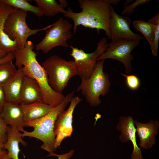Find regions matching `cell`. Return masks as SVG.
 <instances>
[{
  "mask_svg": "<svg viewBox=\"0 0 159 159\" xmlns=\"http://www.w3.org/2000/svg\"><path fill=\"white\" fill-rule=\"evenodd\" d=\"M20 102L22 105L43 102L42 93L39 84L34 79L26 74L23 80Z\"/></svg>",
  "mask_w": 159,
  "mask_h": 159,
  "instance_id": "9a60e30c",
  "label": "cell"
},
{
  "mask_svg": "<svg viewBox=\"0 0 159 159\" xmlns=\"http://www.w3.org/2000/svg\"><path fill=\"white\" fill-rule=\"evenodd\" d=\"M20 105L23 111L25 123L44 116L49 113L53 108L44 102Z\"/></svg>",
  "mask_w": 159,
  "mask_h": 159,
  "instance_id": "d6986e66",
  "label": "cell"
},
{
  "mask_svg": "<svg viewBox=\"0 0 159 159\" xmlns=\"http://www.w3.org/2000/svg\"><path fill=\"white\" fill-rule=\"evenodd\" d=\"M74 152V150H69V152L62 154H57L54 153L48 155L47 157L55 156L57 157V159H69L73 155Z\"/></svg>",
  "mask_w": 159,
  "mask_h": 159,
  "instance_id": "83f0119b",
  "label": "cell"
},
{
  "mask_svg": "<svg viewBox=\"0 0 159 159\" xmlns=\"http://www.w3.org/2000/svg\"><path fill=\"white\" fill-rule=\"evenodd\" d=\"M7 129V140L4 144V148L7 151L11 159H19V143H20L24 146H26L27 144L22 139L20 132L9 125Z\"/></svg>",
  "mask_w": 159,
  "mask_h": 159,
  "instance_id": "ac0fdd59",
  "label": "cell"
},
{
  "mask_svg": "<svg viewBox=\"0 0 159 159\" xmlns=\"http://www.w3.org/2000/svg\"><path fill=\"white\" fill-rule=\"evenodd\" d=\"M0 116L6 124L18 131L24 132L26 127L23 111L20 104L6 102Z\"/></svg>",
  "mask_w": 159,
  "mask_h": 159,
  "instance_id": "5bb4252c",
  "label": "cell"
},
{
  "mask_svg": "<svg viewBox=\"0 0 159 159\" xmlns=\"http://www.w3.org/2000/svg\"><path fill=\"white\" fill-rule=\"evenodd\" d=\"M104 60L96 63L94 70L88 79L81 78V82L77 91H81L86 101L91 106L96 107L101 103V95L106 96L111 85L108 74L103 71Z\"/></svg>",
  "mask_w": 159,
  "mask_h": 159,
  "instance_id": "277c9868",
  "label": "cell"
},
{
  "mask_svg": "<svg viewBox=\"0 0 159 159\" xmlns=\"http://www.w3.org/2000/svg\"><path fill=\"white\" fill-rule=\"evenodd\" d=\"M134 28L145 37L150 44L153 40L155 25L153 23L143 20H135L132 22Z\"/></svg>",
  "mask_w": 159,
  "mask_h": 159,
  "instance_id": "7402d4cb",
  "label": "cell"
},
{
  "mask_svg": "<svg viewBox=\"0 0 159 159\" xmlns=\"http://www.w3.org/2000/svg\"><path fill=\"white\" fill-rule=\"evenodd\" d=\"M7 153V151L4 148V144L0 143V156L4 155Z\"/></svg>",
  "mask_w": 159,
  "mask_h": 159,
  "instance_id": "4dcf8cb0",
  "label": "cell"
},
{
  "mask_svg": "<svg viewBox=\"0 0 159 159\" xmlns=\"http://www.w3.org/2000/svg\"><path fill=\"white\" fill-rule=\"evenodd\" d=\"M73 91L65 96L62 102L53 108L47 114L39 119L25 123L26 127H32L33 131L25 130L21 135L22 137L34 138L41 140L43 143L40 147L48 152L50 155L56 150L54 146L55 136L54 129L55 123L59 114L64 110L74 97Z\"/></svg>",
  "mask_w": 159,
  "mask_h": 159,
  "instance_id": "3957f363",
  "label": "cell"
},
{
  "mask_svg": "<svg viewBox=\"0 0 159 159\" xmlns=\"http://www.w3.org/2000/svg\"><path fill=\"white\" fill-rule=\"evenodd\" d=\"M126 79V83L127 87L133 90H138L140 87V82L139 78L134 74L127 75L122 74Z\"/></svg>",
  "mask_w": 159,
  "mask_h": 159,
  "instance_id": "d4e9b609",
  "label": "cell"
},
{
  "mask_svg": "<svg viewBox=\"0 0 159 159\" xmlns=\"http://www.w3.org/2000/svg\"><path fill=\"white\" fill-rule=\"evenodd\" d=\"M6 102L5 94L2 85H0V112Z\"/></svg>",
  "mask_w": 159,
  "mask_h": 159,
  "instance_id": "f1b7e54d",
  "label": "cell"
},
{
  "mask_svg": "<svg viewBox=\"0 0 159 159\" xmlns=\"http://www.w3.org/2000/svg\"><path fill=\"white\" fill-rule=\"evenodd\" d=\"M27 12L17 9L7 17L4 24V32L11 40H15L19 49L25 47L28 38L38 32L47 30L51 24L41 29H32L26 22Z\"/></svg>",
  "mask_w": 159,
  "mask_h": 159,
  "instance_id": "8992f818",
  "label": "cell"
},
{
  "mask_svg": "<svg viewBox=\"0 0 159 159\" xmlns=\"http://www.w3.org/2000/svg\"><path fill=\"white\" fill-rule=\"evenodd\" d=\"M14 58V53L11 52L8 54L4 57L0 59V64L10 60H13Z\"/></svg>",
  "mask_w": 159,
  "mask_h": 159,
  "instance_id": "f546056e",
  "label": "cell"
},
{
  "mask_svg": "<svg viewBox=\"0 0 159 159\" xmlns=\"http://www.w3.org/2000/svg\"><path fill=\"white\" fill-rule=\"evenodd\" d=\"M148 22L153 24L155 28L153 40L150 44L152 53L155 57L157 56L159 41V13L151 18Z\"/></svg>",
  "mask_w": 159,
  "mask_h": 159,
  "instance_id": "cb8c5ba5",
  "label": "cell"
},
{
  "mask_svg": "<svg viewBox=\"0 0 159 159\" xmlns=\"http://www.w3.org/2000/svg\"><path fill=\"white\" fill-rule=\"evenodd\" d=\"M120 0H79L82 11L75 12L68 8L63 14L64 16L73 21V32H76L77 26L94 29L99 32L105 31L108 39H111L110 20L112 4L116 5Z\"/></svg>",
  "mask_w": 159,
  "mask_h": 159,
  "instance_id": "6da1fadb",
  "label": "cell"
},
{
  "mask_svg": "<svg viewBox=\"0 0 159 159\" xmlns=\"http://www.w3.org/2000/svg\"><path fill=\"white\" fill-rule=\"evenodd\" d=\"M150 0H136L130 5H125L121 13L122 15L127 14L130 15L132 14L135 8L138 6L146 4L149 2Z\"/></svg>",
  "mask_w": 159,
  "mask_h": 159,
  "instance_id": "484cf974",
  "label": "cell"
},
{
  "mask_svg": "<svg viewBox=\"0 0 159 159\" xmlns=\"http://www.w3.org/2000/svg\"><path fill=\"white\" fill-rule=\"evenodd\" d=\"M42 66L49 86L58 93H62L70 79L77 75L73 60L68 61L56 55L47 58Z\"/></svg>",
  "mask_w": 159,
  "mask_h": 159,
  "instance_id": "5b68a950",
  "label": "cell"
},
{
  "mask_svg": "<svg viewBox=\"0 0 159 159\" xmlns=\"http://www.w3.org/2000/svg\"><path fill=\"white\" fill-rule=\"evenodd\" d=\"M7 54L0 49V59L5 57Z\"/></svg>",
  "mask_w": 159,
  "mask_h": 159,
  "instance_id": "d6a6232c",
  "label": "cell"
},
{
  "mask_svg": "<svg viewBox=\"0 0 159 159\" xmlns=\"http://www.w3.org/2000/svg\"><path fill=\"white\" fill-rule=\"evenodd\" d=\"M72 25L62 17H60L46 31L44 37L35 46L36 50L47 53L58 46L69 47L67 42L72 37Z\"/></svg>",
  "mask_w": 159,
  "mask_h": 159,
  "instance_id": "52a82bcc",
  "label": "cell"
},
{
  "mask_svg": "<svg viewBox=\"0 0 159 159\" xmlns=\"http://www.w3.org/2000/svg\"><path fill=\"white\" fill-rule=\"evenodd\" d=\"M17 70L12 60L0 64V85H3L9 80Z\"/></svg>",
  "mask_w": 159,
  "mask_h": 159,
  "instance_id": "603a6c76",
  "label": "cell"
},
{
  "mask_svg": "<svg viewBox=\"0 0 159 159\" xmlns=\"http://www.w3.org/2000/svg\"><path fill=\"white\" fill-rule=\"evenodd\" d=\"M17 10L3 3H0V49L7 54L14 53L19 49L15 40L11 39L4 32V24L8 16Z\"/></svg>",
  "mask_w": 159,
  "mask_h": 159,
  "instance_id": "2e32d148",
  "label": "cell"
},
{
  "mask_svg": "<svg viewBox=\"0 0 159 159\" xmlns=\"http://www.w3.org/2000/svg\"><path fill=\"white\" fill-rule=\"evenodd\" d=\"M131 21L128 17L117 14L111 6L110 20V31L112 41L122 39L140 41L144 39L139 34H135L131 29Z\"/></svg>",
  "mask_w": 159,
  "mask_h": 159,
  "instance_id": "8fae6325",
  "label": "cell"
},
{
  "mask_svg": "<svg viewBox=\"0 0 159 159\" xmlns=\"http://www.w3.org/2000/svg\"><path fill=\"white\" fill-rule=\"evenodd\" d=\"M82 100L78 96L74 97L68 108L62 112L58 116L54 129L55 136L54 146L56 149L65 138L71 136L73 131V112L76 106Z\"/></svg>",
  "mask_w": 159,
  "mask_h": 159,
  "instance_id": "30bf717a",
  "label": "cell"
},
{
  "mask_svg": "<svg viewBox=\"0 0 159 159\" xmlns=\"http://www.w3.org/2000/svg\"><path fill=\"white\" fill-rule=\"evenodd\" d=\"M4 3L16 9L21 10L27 12H32L36 16L41 17L44 15L41 9L38 6L30 4L25 0H1Z\"/></svg>",
  "mask_w": 159,
  "mask_h": 159,
  "instance_id": "44dd1931",
  "label": "cell"
},
{
  "mask_svg": "<svg viewBox=\"0 0 159 159\" xmlns=\"http://www.w3.org/2000/svg\"><path fill=\"white\" fill-rule=\"evenodd\" d=\"M34 47L32 42L27 41L24 47L15 52V65L18 68L21 67L26 75L37 82L42 93L43 102L52 107H55L62 102L65 96L55 92L49 86L45 71L37 59Z\"/></svg>",
  "mask_w": 159,
  "mask_h": 159,
  "instance_id": "7a4b0ae2",
  "label": "cell"
},
{
  "mask_svg": "<svg viewBox=\"0 0 159 159\" xmlns=\"http://www.w3.org/2000/svg\"><path fill=\"white\" fill-rule=\"evenodd\" d=\"M8 126L0 116V143L3 144L7 140Z\"/></svg>",
  "mask_w": 159,
  "mask_h": 159,
  "instance_id": "4316f807",
  "label": "cell"
},
{
  "mask_svg": "<svg viewBox=\"0 0 159 159\" xmlns=\"http://www.w3.org/2000/svg\"><path fill=\"white\" fill-rule=\"evenodd\" d=\"M138 40L122 39L108 43L105 52L97 59V61L111 59L117 60L124 65L125 72L130 73L132 71L131 62L133 56L131 53L132 50L140 44Z\"/></svg>",
  "mask_w": 159,
  "mask_h": 159,
  "instance_id": "9c48e42d",
  "label": "cell"
},
{
  "mask_svg": "<svg viewBox=\"0 0 159 159\" xmlns=\"http://www.w3.org/2000/svg\"><path fill=\"white\" fill-rule=\"evenodd\" d=\"M36 4L46 16H54L66 12L64 8L55 0H35Z\"/></svg>",
  "mask_w": 159,
  "mask_h": 159,
  "instance_id": "ffe728a7",
  "label": "cell"
},
{
  "mask_svg": "<svg viewBox=\"0 0 159 159\" xmlns=\"http://www.w3.org/2000/svg\"><path fill=\"white\" fill-rule=\"evenodd\" d=\"M134 124L139 139L140 148L151 149L156 143V137L159 129V121L150 119L148 122L143 123L134 120Z\"/></svg>",
  "mask_w": 159,
  "mask_h": 159,
  "instance_id": "4fadbf2b",
  "label": "cell"
},
{
  "mask_svg": "<svg viewBox=\"0 0 159 159\" xmlns=\"http://www.w3.org/2000/svg\"><path fill=\"white\" fill-rule=\"evenodd\" d=\"M108 47L107 39L105 37L101 39L97 44L96 49L90 53L71 45L70 55L73 58L77 75L81 78H89L92 75L96 64L97 59L106 50Z\"/></svg>",
  "mask_w": 159,
  "mask_h": 159,
  "instance_id": "ba28073f",
  "label": "cell"
},
{
  "mask_svg": "<svg viewBox=\"0 0 159 159\" xmlns=\"http://www.w3.org/2000/svg\"><path fill=\"white\" fill-rule=\"evenodd\" d=\"M1 0H0V3H1Z\"/></svg>",
  "mask_w": 159,
  "mask_h": 159,
  "instance_id": "e575fe53",
  "label": "cell"
},
{
  "mask_svg": "<svg viewBox=\"0 0 159 159\" xmlns=\"http://www.w3.org/2000/svg\"><path fill=\"white\" fill-rule=\"evenodd\" d=\"M59 4L64 8L66 7L67 4L68 3L67 1L65 0H59Z\"/></svg>",
  "mask_w": 159,
  "mask_h": 159,
  "instance_id": "1f68e13d",
  "label": "cell"
},
{
  "mask_svg": "<svg viewBox=\"0 0 159 159\" xmlns=\"http://www.w3.org/2000/svg\"><path fill=\"white\" fill-rule=\"evenodd\" d=\"M25 75L22 67H20L15 74L2 85L6 102L20 104V93Z\"/></svg>",
  "mask_w": 159,
  "mask_h": 159,
  "instance_id": "e0dca14e",
  "label": "cell"
},
{
  "mask_svg": "<svg viewBox=\"0 0 159 159\" xmlns=\"http://www.w3.org/2000/svg\"><path fill=\"white\" fill-rule=\"evenodd\" d=\"M134 120L131 116H121L116 125V129L120 132L118 138L122 143L131 141L133 151L130 159H144L140 148L137 143L136 131L134 124Z\"/></svg>",
  "mask_w": 159,
  "mask_h": 159,
  "instance_id": "7c38bea8",
  "label": "cell"
},
{
  "mask_svg": "<svg viewBox=\"0 0 159 159\" xmlns=\"http://www.w3.org/2000/svg\"><path fill=\"white\" fill-rule=\"evenodd\" d=\"M0 159H11L7 153L4 155L0 156Z\"/></svg>",
  "mask_w": 159,
  "mask_h": 159,
  "instance_id": "836d02e7",
  "label": "cell"
}]
</instances>
